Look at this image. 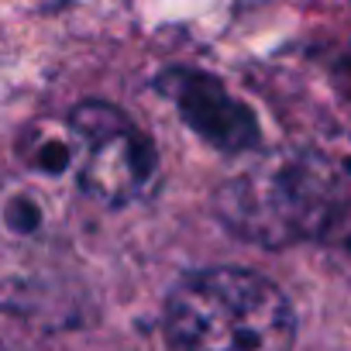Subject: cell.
Here are the masks:
<instances>
[{
    "mask_svg": "<svg viewBox=\"0 0 351 351\" xmlns=\"http://www.w3.org/2000/svg\"><path fill=\"white\" fill-rule=\"evenodd\" d=\"M158 90L180 107V117L204 141H210L224 152H245L258 134L248 107H241L214 76L172 69L158 80Z\"/></svg>",
    "mask_w": 351,
    "mask_h": 351,
    "instance_id": "obj_4",
    "label": "cell"
},
{
    "mask_svg": "<svg viewBox=\"0 0 351 351\" xmlns=\"http://www.w3.org/2000/svg\"><path fill=\"white\" fill-rule=\"evenodd\" d=\"M69 152L80 186L104 207H124L158 186L152 141L110 104H80L69 114Z\"/></svg>",
    "mask_w": 351,
    "mask_h": 351,
    "instance_id": "obj_3",
    "label": "cell"
},
{
    "mask_svg": "<svg viewBox=\"0 0 351 351\" xmlns=\"http://www.w3.org/2000/svg\"><path fill=\"white\" fill-rule=\"evenodd\" d=\"M296 313L286 293L248 269H200L183 276L165 300L172 351H289Z\"/></svg>",
    "mask_w": 351,
    "mask_h": 351,
    "instance_id": "obj_2",
    "label": "cell"
},
{
    "mask_svg": "<svg viewBox=\"0 0 351 351\" xmlns=\"http://www.w3.org/2000/svg\"><path fill=\"white\" fill-rule=\"evenodd\" d=\"M214 207L231 234L265 248H286L337 228L348 193L337 165L320 152L272 148L231 176L217 190Z\"/></svg>",
    "mask_w": 351,
    "mask_h": 351,
    "instance_id": "obj_1",
    "label": "cell"
}]
</instances>
